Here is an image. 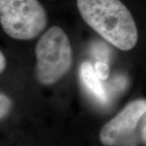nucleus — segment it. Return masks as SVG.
<instances>
[{"mask_svg": "<svg viewBox=\"0 0 146 146\" xmlns=\"http://www.w3.org/2000/svg\"><path fill=\"white\" fill-rule=\"evenodd\" d=\"M76 5L85 23L106 41L122 50L135 47L136 22L120 0H76Z\"/></svg>", "mask_w": 146, "mask_h": 146, "instance_id": "obj_1", "label": "nucleus"}, {"mask_svg": "<svg viewBox=\"0 0 146 146\" xmlns=\"http://www.w3.org/2000/svg\"><path fill=\"white\" fill-rule=\"evenodd\" d=\"M36 80L52 84L65 76L72 64V50L68 36L59 27L50 28L36 44Z\"/></svg>", "mask_w": 146, "mask_h": 146, "instance_id": "obj_2", "label": "nucleus"}, {"mask_svg": "<svg viewBox=\"0 0 146 146\" xmlns=\"http://www.w3.org/2000/svg\"><path fill=\"white\" fill-rule=\"evenodd\" d=\"M47 14L38 0H0V23L16 40H31L47 25Z\"/></svg>", "mask_w": 146, "mask_h": 146, "instance_id": "obj_3", "label": "nucleus"}, {"mask_svg": "<svg viewBox=\"0 0 146 146\" xmlns=\"http://www.w3.org/2000/svg\"><path fill=\"white\" fill-rule=\"evenodd\" d=\"M145 114V100H136L129 103L102 128L99 135L101 142L106 146H133V134Z\"/></svg>", "mask_w": 146, "mask_h": 146, "instance_id": "obj_4", "label": "nucleus"}, {"mask_svg": "<svg viewBox=\"0 0 146 146\" xmlns=\"http://www.w3.org/2000/svg\"><path fill=\"white\" fill-rule=\"evenodd\" d=\"M80 76L84 86L89 92L100 102L106 103L108 100V96L91 63L84 62L81 64L80 68Z\"/></svg>", "mask_w": 146, "mask_h": 146, "instance_id": "obj_5", "label": "nucleus"}, {"mask_svg": "<svg viewBox=\"0 0 146 146\" xmlns=\"http://www.w3.org/2000/svg\"><path fill=\"white\" fill-rule=\"evenodd\" d=\"M94 69L101 80H105L109 77L110 72V68L104 61H98L94 65Z\"/></svg>", "mask_w": 146, "mask_h": 146, "instance_id": "obj_6", "label": "nucleus"}, {"mask_svg": "<svg viewBox=\"0 0 146 146\" xmlns=\"http://www.w3.org/2000/svg\"><path fill=\"white\" fill-rule=\"evenodd\" d=\"M11 107L10 99L5 94H0V117L3 119L6 115L8 114Z\"/></svg>", "mask_w": 146, "mask_h": 146, "instance_id": "obj_7", "label": "nucleus"}, {"mask_svg": "<svg viewBox=\"0 0 146 146\" xmlns=\"http://www.w3.org/2000/svg\"><path fill=\"white\" fill-rule=\"evenodd\" d=\"M6 67V59L3 54L1 52L0 53V71L1 72H3V70L5 69Z\"/></svg>", "mask_w": 146, "mask_h": 146, "instance_id": "obj_8", "label": "nucleus"}, {"mask_svg": "<svg viewBox=\"0 0 146 146\" xmlns=\"http://www.w3.org/2000/svg\"><path fill=\"white\" fill-rule=\"evenodd\" d=\"M141 136H142V139L145 143H146V124L145 125V127H143L142 129V133H141Z\"/></svg>", "mask_w": 146, "mask_h": 146, "instance_id": "obj_9", "label": "nucleus"}]
</instances>
